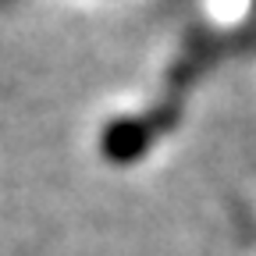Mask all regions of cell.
Returning a JSON list of instances; mask_svg holds the SVG:
<instances>
[{
	"label": "cell",
	"instance_id": "cell-1",
	"mask_svg": "<svg viewBox=\"0 0 256 256\" xmlns=\"http://www.w3.org/2000/svg\"><path fill=\"white\" fill-rule=\"evenodd\" d=\"M178 121V107H160L153 114H132V118H114L100 132V153L110 164H136L139 156L150 153L160 128H171Z\"/></svg>",
	"mask_w": 256,
	"mask_h": 256
}]
</instances>
